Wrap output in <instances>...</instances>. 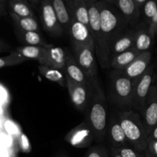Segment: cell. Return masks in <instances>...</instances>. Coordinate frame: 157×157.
Segmentation results:
<instances>
[{
    "label": "cell",
    "mask_w": 157,
    "mask_h": 157,
    "mask_svg": "<svg viewBox=\"0 0 157 157\" xmlns=\"http://www.w3.org/2000/svg\"><path fill=\"white\" fill-rule=\"evenodd\" d=\"M96 4L101 20V39L95 52L99 65L108 68L113 43L126 30L128 25L119 11L108 0L97 1Z\"/></svg>",
    "instance_id": "6da1fadb"
},
{
    "label": "cell",
    "mask_w": 157,
    "mask_h": 157,
    "mask_svg": "<svg viewBox=\"0 0 157 157\" xmlns=\"http://www.w3.org/2000/svg\"><path fill=\"white\" fill-rule=\"evenodd\" d=\"M92 84V97L84 113V120L93 132L94 141L100 144L104 140L107 130V100L95 80Z\"/></svg>",
    "instance_id": "7a4b0ae2"
},
{
    "label": "cell",
    "mask_w": 157,
    "mask_h": 157,
    "mask_svg": "<svg viewBox=\"0 0 157 157\" xmlns=\"http://www.w3.org/2000/svg\"><path fill=\"white\" fill-rule=\"evenodd\" d=\"M128 143L139 153L147 148L148 133L141 116L133 110H123L117 114Z\"/></svg>",
    "instance_id": "3957f363"
},
{
    "label": "cell",
    "mask_w": 157,
    "mask_h": 157,
    "mask_svg": "<svg viewBox=\"0 0 157 157\" xmlns=\"http://www.w3.org/2000/svg\"><path fill=\"white\" fill-rule=\"evenodd\" d=\"M133 81L126 77L120 71H115L110 75L109 87V99L115 107L123 110H132Z\"/></svg>",
    "instance_id": "277c9868"
},
{
    "label": "cell",
    "mask_w": 157,
    "mask_h": 157,
    "mask_svg": "<svg viewBox=\"0 0 157 157\" xmlns=\"http://www.w3.org/2000/svg\"><path fill=\"white\" fill-rule=\"evenodd\" d=\"M155 80L153 66H149L147 70L133 81L132 108L139 114L142 113L150 87Z\"/></svg>",
    "instance_id": "5b68a950"
},
{
    "label": "cell",
    "mask_w": 157,
    "mask_h": 157,
    "mask_svg": "<svg viewBox=\"0 0 157 157\" xmlns=\"http://www.w3.org/2000/svg\"><path fill=\"white\" fill-rule=\"evenodd\" d=\"M91 80L86 84H80L66 75V87L69 90L71 101L75 108L81 113H85L89 106L92 94V84Z\"/></svg>",
    "instance_id": "8992f818"
},
{
    "label": "cell",
    "mask_w": 157,
    "mask_h": 157,
    "mask_svg": "<svg viewBox=\"0 0 157 157\" xmlns=\"http://www.w3.org/2000/svg\"><path fill=\"white\" fill-rule=\"evenodd\" d=\"M72 48L75 53L74 58L86 78L88 79L95 78L98 73L95 49L75 43H72Z\"/></svg>",
    "instance_id": "52a82bcc"
},
{
    "label": "cell",
    "mask_w": 157,
    "mask_h": 157,
    "mask_svg": "<svg viewBox=\"0 0 157 157\" xmlns=\"http://www.w3.org/2000/svg\"><path fill=\"white\" fill-rule=\"evenodd\" d=\"M38 7L44 30L53 37L61 36L63 29L58 23L51 0H42L40 2Z\"/></svg>",
    "instance_id": "ba28073f"
},
{
    "label": "cell",
    "mask_w": 157,
    "mask_h": 157,
    "mask_svg": "<svg viewBox=\"0 0 157 157\" xmlns=\"http://www.w3.org/2000/svg\"><path fill=\"white\" fill-rule=\"evenodd\" d=\"M65 141L75 148L89 147L94 141V134L86 121L70 130L64 138Z\"/></svg>",
    "instance_id": "9c48e42d"
},
{
    "label": "cell",
    "mask_w": 157,
    "mask_h": 157,
    "mask_svg": "<svg viewBox=\"0 0 157 157\" xmlns=\"http://www.w3.org/2000/svg\"><path fill=\"white\" fill-rule=\"evenodd\" d=\"M140 116L144 123L149 137L154 127L157 125V88L155 84H153L150 87Z\"/></svg>",
    "instance_id": "30bf717a"
},
{
    "label": "cell",
    "mask_w": 157,
    "mask_h": 157,
    "mask_svg": "<svg viewBox=\"0 0 157 157\" xmlns=\"http://www.w3.org/2000/svg\"><path fill=\"white\" fill-rule=\"evenodd\" d=\"M119 11L127 25H134L136 24L141 17V10L135 5L134 0H108Z\"/></svg>",
    "instance_id": "8fae6325"
},
{
    "label": "cell",
    "mask_w": 157,
    "mask_h": 157,
    "mask_svg": "<svg viewBox=\"0 0 157 157\" xmlns=\"http://www.w3.org/2000/svg\"><path fill=\"white\" fill-rule=\"evenodd\" d=\"M69 34L72 38V43L82 44L95 49V44L89 29L86 25L73 18H72Z\"/></svg>",
    "instance_id": "7c38bea8"
},
{
    "label": "cell",
    "mask_w": 157,
    "mask_h": 157,
    "mask_svg": "<svg viewBox=\"0 0 157 157\" xmlns=\"http://www.w3.org/2000/svg\"><path fill=\"white\" fill-rule=\"evenodd\" d=\"M89 12L90 32L95 44V51L99 47L101 39V20L99 10L95 0H86Z\"/></svg>",
    "instance_id": "4fadbf2b"
},
{
    "label": "cell",
    "mask_w": 157,
    "mask_h": 157,
    "mask_svg": "<svg viewBox=\"0 0 157 157\" xmlns=\"http://www.w3.org/2000/svg\"><path fill=\"white\" fill-rule=\"evenodd\" d=\"M151 57L152 55L149 51L143 52L138 57H136L135 59L129 66L122 71V72L126 77L134 81L137 78L141 76L147 70L150 64Z\"/></svg>",
    "instance_id": "5bb4252c"
},
{
    "label": "cell",
    "mask_w": 157,
    "mask_h": 157,
    "mask_svg": "<svg viewBox=\"0 0 157 157\" xmlns=\"http://www.w3.org/2000/svg\"><path fill=\"white\" fill-rule=\"evenodd\" d=\"M106 133L108 134L109 142L111 147L114 148H119L124 146L129 145L123 128L120 125L116 116H112L107 123V130Z\"/></svg>",
    "instance_id": "9a60e30c"
},
{
    "label": "cell",
    "mask_w": 157,
    "mask_h": 157,
    "mask_svg": "<svg viewBox=\"0 0 157 157\" xmlns=\"http://www.w3.org/2000/svg\"><path fill=\"white\" fill-rule=\"evenodd\" d=\"M66 52L62 48L54 47L53 45L47 48L44 60L41 64L58 69L63 72L66 64Z\"/></svg>",
    "instance_id": "2e32d148"
},
{
    "label": "cell",
    "mask_w": 157,
    "mask_h": 157,
    "mask_svg": "<svg viewBox=\"0 0 157 157\" xmlns=\"http://www.w3.org/2000/svg\"><path fill=\"white\" fill-rule=\"evenodd\" d=\"M66 3L72 18L86 25L90 31L89 12L86 0H69Z\"/></svg>",
    "instance_id": "e0dca14e"
},
{
    "label": "cell",
    "mask_w": 157,
    "mask_h": 157,
    "mask_svg": "<svg viewBox=\"0 0 157 157\" xmlns=\"http://www.w3.org/2000/svg\"><path fill=\"white\" fill-rule=\"evenodd\" d=\"M135 30L126 29V30L113 43L111 50V59L123 52L134 48Z\"/></svg>",
    "instance_id": "ac0fdd59"
},
{
    "label": "cell",
    "mask_w": 157,
    "mask_h": 157,
    "mask_svg": "<svg viewBox=\"0 0 157 157\" xmlns=\"http://www.w3.org/2000/svg\"><path fill=\"white\" fill-rule=\"evenodd\" d=\"M63 73L72 81L80 84H86L89 81V79L86 78L82 69L78 65L75 58L68 51L66 52V64H65Z\"/></svg>",
    "instance_id": "d6986e66"
},
{
    "label": "cell",
    "mask_w": 157,
    "mask_h": 157,
    "mask_svg": "<svg viewBox=\"0 0 157 157\" xmlns=\"http://www.w3.org/2000/svg\"><path fill=\"white\" fill-rule=\"evenodd\" d=\"M153 38L151 37L148 29V25L143 23L142 25L135 30L134 48L139 53L149 52L152 46Z\"/></svg>",
    "instance_id": "ffe728a7"
},
{
    "label": "cell",
    "mask_w": 157,
    "mask_h": 157,
    "mask_svg": "<svg viewBox=\"0 0 157 157\" xmlns=\"http://www.w3.org/2000/svg\"><path fill=\"white\" fill-rule=\"evenodd\" d=\"M51 2L58 23L62 28L63 31L69 33V28L72 22V17L69 13L66 2L62 0H51Z\"/></svg>",
    "instance_id": "44dd1931"
},
{
    "label": "cell",
    "mask_w": 157,
    "mask_h": 157,
    "mask_svg": "<svg viewBox=\"0 0 157 157\" xmlns=\"http://www.w3.org/2000/svg\"><path fill=\"white\" fill-rule=\"evenodd\" d=\"M15 35L17 38L22 41L26 44V45L30 46H40V47L49 48L52 44H48L44 38H42L39 32H26L21 30L15 27Z\"/></svg>",
    "instance_id": "7402d4cb"
},
{
    "label": "cell",
    "mask_w": 157,
    "mask_h": 157,
    "mask_svg": "<svg viewBox=\"0 0 157 157\" xmlns=\"http://www.w3.org/2000/svg\"><path fill=\"white\" fill-rule=\"evenodd\" d=\"M140 54L141 53H139L135 48H132L130 50L123 52L111 59L110 67H112L114 70L122 71L127 66H129Z\"/></svg>",
    "instance_id": "603a6c76"
},
{
    "label": "cell",
    "mask_w": 157,
    "mask_h": 157,
    "mask_svg": "<svg viewBox=\"0 0 157 157\" xmlns=\"http://www.w3.org/2000/svg\"><path fill=\"white\" fill-rule=\"evenodd\" d=\"M46 48H47L40 47V46H30L25 45L22 47H18L14 49L18 55H21L24 58L27 59H35L41 64L44 60L46 55Z\"/></svg>",
    "instance_id": "cb8c5ba5"
},
{
    "label": "cell",
    "mask_w": 157,
    "mask_h": 157,
    "mask_svg": "<svg viewBox=\"0 0 157 157\" xmlns=\"http://www.w3.org/2000/svg\"><path fill=\"white\" fill-rule=\"evenodd\" d=\"M9 8L11 13L16 15L22 18L35 17L32 8L28 1L25 0H12L9 1Z\"/></svg>",
    "instance_id": "d4e9b609"
},
{
    "label": "cell",
    "mask_w": 157,
    "mask_h": 157,
    "mask_svg": "<svg viewBox=\"0 0 157 157\" xmlns=\"http://www.w3.org/2000/svg\"><path fill=\"white\" fill-rule=\"evenodd\" d=\"M38 71H39L40 75L45 77L46 79L57 83L62 87H66V75L62 71L39 64Z\"/></svg>",
    "instance_id": "484cf974"
},
{
    "label": "cell",
    "mask_w": 157,
    "mask_h": 157,
    "mask_svg": "<svg viewBox=\"0 0 157 157\" xmlns=\"http://www.w3.org/2000/svg\"><path fill=\"white\" fill-rule=\"evenodd\" d=\"M10 15L15 23V26L21 30L26 31V32H36L40 33V29L38 27V24L37 22L35 17H22L17 16L13 13H11Z\"/></svg>",
    "instance_id": "4316f807"
},
{
    "label": "cell",
    "mask_w": 157,
    "mask_h": 157,
    "mask_svg": "<svg viewBox=\"0 0 157 157\" xmlns=\"http://www.w3.org/2000/svg\"><path fill=\"white\" fill-rule=\"evenodd\" d=\"M156 12L157 1H146L141 12V15L143 13V23L149 26Z\"/></svg>",
    "instance_id": "83f0119b"
},
{
    "label": "cell",
    "mask_w": 157,
    "mask_h": 157,
    "mask_svg": "<svg viewBox=\"0 0 157 157\" xmlns=\"http://www.w3.org/2000/svg\"><path fill=\"white\" fill-rule=\"evenodd\" d=\"M26 61V58L22 57L21 55H18L16 52L12 50L10 55L0 58V68H2V67H9V66L16 65V64H19Z\"/></svg>",
    "instance_id": "f1b7e54d"
},
{
    "label": "cell",
    "mask_w": 157,
    "mask_h": 157,
    "mask_svg": "<svg viewBox=\"0 0 157 157\" xmlns=\"http://www.w3.org/2000/svg\"><path fill=\"white\" fill-rule=\"evenodd\" d=\"M85 157H109V154L105 146L99 144L90 147Z\"/></svg>",
    "instance_id": "f546056e"
},
{
    "label": "cell",
    "mask_w": 157,
    "mask_h": 157,
    "mask_svg": "<svg viewBox=\"0 0 157 157\" xmlns=\"http://www.w3.org/2000/svg\"><path fill=\"white\" fill-rule=\"evenodd\" d=\"M117 151L121 157H139L140 153L132 147H129V145L119 147L117 149Z\"/></svg>",
    "instance_id": "4dcf8cb0"
},
{
    "label": "cell",
    "mask_w": 157,
    "mask_h": 157,
    "mask_svg": "<svg viewBox=\"0 0 157 157\" xmlns=\"http://www.w3.org/2000/svg\"><path fill=\"white\" fill-rule=\"evenodd\" d=\"M148 29H149V32L150 34L151 37L154 39L157 34V12L154 18H152L150 24L148 26Z\"/></svg>",
    "instance_id": "1f68e13d"
},
{
    "label": "cell",
    "mask_w": 157,
    "mask_h": 157,
    "mask_svg": "<svg viewBox=\"0 0 157 157\" xmlns=\"http://www.w3.org/2000/svg\"><path fill=\"white\" fill-rule=\"evenodd\" d=\"M20 146H21V149L23 152L25 153H29L31 150V146L29 144V139L27 136L25 134H22L20 136Z\"/></svg>",
    "instance_id": "d6a6232c"
},
{
    "label": "cell",
    "mask_w": 157,
    "mask_h": 157,
    "mask_svg": "<svg viewBox=\"0 0 157 157\" xmlns=\"http://www.w3.org/2000/svg\"><path fill=\"white\" fill-rule=\"evenodd\" d=\"M147 150L152 157H157V141L148 139Z\"/></svg>",
    "instance_id": "836d02e7"
},
{
    "label": "cell",
    "mask_w": 157,
    "mask_h": 157,
    "mask_svg": "<svg viewBox=\"0 0 157 157\" xmlns=\"http://www.w3.org/2000/svg\"><path fill=\"white\" fill-rule=\"evenodd\" d=\"M12 51V48L7 42L0 39V52H6Z\"/></svg>",
    "instance_id": "e575fe53"
},
{
    "label": "cell",
    "mask_w": 157,
    "mask_h": 157,
    "mask_svg": "<svg viewBox=\"0 0 157 157\" xmlns=\"http://www.w3.org/2000/svg\"><path fill=\"white\" fill-rule=\"evenodd\" d=\"M148 139L157 141V125L154 127V129L152 130V131L151 132V133L149 134Z\"/></svg>",
    "instance_id": "d590c367"
},
{
    "label": "cell",
    "mask_w": 157,
    "mask_h": 157,
    "mask_svg": "<svg viewBox=\"0 0 157 157\" xmlns=\"http://www.w3.org/2000/svg\"><path fill=\"white\" fill-rule=\"evenodd\" d=\"M0 98H1V99H2L3 101H5L7 100V98H8L7 92L6 91V90H5L1 85H0Z\"/></svg>",
    "instance_id": "8d00e7d4"
},
{
    "label": "cell",
    "mask_w": 157,
    "mask_h": 157,
    "mask_svg": "<svg viewBox=\"0 0 157 157\" xmlns=\"http://www.w3.org/2000/svg\"><path fill=\"white\" fill-rule=\"evenodd\" d=\"M110 157H121L119 154L116 148H114L112 147H110Z\"/></svg>",
    "instance_id": "74e56055"
},
{
    "label": "cell",
    "mask_w": 157,
    "mask_h": 157,
    "mask_svg": "<svg viewBox=\"0 0 157 157\" xmlns=\"http://www.w3.org/2000/svg\"><path fill=\"white\" fill-rule=\"evenodd\" d=\"M4 2L2 1H0V18H1V17L2 16V15H5V12H6V10H5L4 9V6H2V4Z\"/></svg>",
    "instance_id": "f35d334b"
},
{
    "label": "cell",
    "mask_w": 157,
    "mask_h": 157,
    "mask_svg": "<svg viewBox=\"0 0 157 157\" xmlns=\"http://www.w3.org/2000/svg\"><path fill=\"white\" fill-rule=\"evenodd\" d=\"M144 154H145V157H152L150 155V153H149V151L147 150V149H146V150L144 151Z\"/></svg>",
    "instance_id": "ab89813d"
},
{
    "label": "cell",
    "mask_w": 157,
    "mask_h": 157,
    "mask_svg": "<svg viewBox=\"0 0 157 157\" xmlns=\"http://www.w3.org/2000/svg\"><path fill=\"white\" fill-rule=\"evenodd\" d=\"M55 157H68V156L66 154H65V153H58V154H57Z\"/></svg>",
    "instance_id": "60d3db41"
},
{
    "label": "cell",
    "mask_w": 157,
    "mask_h": 157,
    "mask_svg": "<svg viewBox=\"0 0 157 157\" xmlns=\"http://www.w3.org/2000/svg\"><path fill=\"white\" fill-rule=\"evenodd\" d=\"M139 157H145V154H144V152H142V153H139Z\"/></svg>",
    "instance_id": "b9f144b4"
},
{
    "label": "cell",
    "mask_w": 157,
    "mask_h": 157,
    "mask_svg": "<svg viewBox=\"0 0 157 157\" xmlns=\"http://www.w3.org/2000/svg\"><path fill=\"white\" fill-rule=\"evenodd\" d=\"M155 80H156V84H155V86H157V74L155 75Z\"/></svg>",
    "instance_id": "7bdbcfd3"
},
{
    "label": "cell",
    "mask_w": 157,
    "mask_h": 157,
    "mask_svg": "<svg viewBox=\"0 0 157 157\" xmlns=\"http://www.w3.org/2000/svg\"><path fill=\"white\" fill-rule=\"evenodd\" d=\"M156 88H157V86H156Z\"/></svg>",
    "instance_id": "ee69618b"
}]
</instances>
